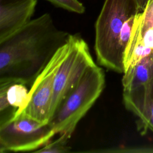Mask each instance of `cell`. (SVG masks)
Listing matches in <instances>:
<instances>
[{
	"instance_id": "cell-1",
	"label": "cell",
	"mask_w": 153,
	"mask_h": 153,
	"mask_svg": "<svg viewBox=\"0 0 153 153\" xmlns=\"http://www.w3.org/2000/svg\"><path fill=\"white\" fill-rule=\"evenodd\" d=\"M70 36L45 13L1 40L0 87L18 82L30 87Z\"/></svg>"
},
{
	"instance_id": "cell-2",
	"label": "cell",
	"mask_w": 153,
	"mask_h": 153,
	"mask_svg": "<svg viewBox=\"0 0 153 153\" xmlns=\"http://www.w3.org/2000/svg\"><path fill=\"white\" fill-rule=\"evenodd\" d=\"M140 12L136 0H105L95 23L94 49L98 63L108 70L124 73V56L118 39L124 22Z\"/></svg>"
},
{
	"instance_id": "cell-3",
	"label": "cell",
	"mask_w": 153,
	"mask_h": 153,
	"mask_svg": "<svg viewBox=\"0 0 153 153\" xmlns=\"http://www.w3.org/2000/svg\"><path fill=\"white\" fill-rule=\"evenodd\" d=\"M105 86L103 69L96 64L91 66L50 119L49 124L56 133L69 139L79 121L96 102Z\"/></svg>"
},
{
	"instance_id": "cell-4",
	"label": "cell",
	"mask_w": 153,
	"mask_h": 153,
	"mask_svg": "<svg viewBox=\"0 0 153 153\" xmlns=\"http://www.w3.org/2000/svg\"><path fill=\"white\" fill-rule=\"evenodd\" d=\"M56 134L49 123L43 124L22 112L1 118L0 152L34 151Z\"/></svg>"
},
{
	"instance_id": "cell-5",
	"label": "cell",
	"mask_w": 153,
	"mask_h": 153,
	"mask_svg": "<svg viewBox=\"0 0 153 153\" xmlns=\"http://www.w3.org/2000/svg\"><path fill=\"white\" fill-rule=\"evenodd\" d=\"M94 64L87 42L79 34H71L69 51L54 78L50 119L63 100L79 84L87 70Z\"/></svg>"
},
{
	"instance_id": "cell-6",
	"label": "cell",
	"mask_w": 153,
	"mask_h": 153,
	"mask_svg": "<svg viewBox=\"0 0 153 153\" xmlns=\"http://www.w3.org/2000/svg\"><path fill=\"white\" fill-rule=\"evenodd\" d=\"M70 45L71 36L68 42L56 52L29 87V102L22 112L39 123H49L54 78L68 54Z\"/></svg>"
},
{
	"instance_id": "cell-7",
	"label": "cell",
	"mask_w": 153,
	"mask_h": 153,
	"mask_svg": "<svg viewBox=\"0 0 153 153\" xmlns=\"http://www.w3.org/2000/svg\"><path fill=\"white\" fill-rule=\"evenodd\" d=\"M38 0H0V41L31 20Z\"/></svg>"
},
{
	"instance_id": "cell-8",
	"label": "cell",
	"mask_w": 153,
	"mask_h": 153,
	"mask_svg": "<svg viewBox=\"0 0 153 153\" xmlns=\"http://www.w3.org/2000/svg\"><path fill=\"white\" fill-rule=\"evenodd\" d=\"M125 107L138 118L137 130L141 134L153 132V84L130 91H123Z\"/></svg>"
},
{
	"instance_id": "cell-9",
	"label": "cell",
	"mask_w": 153,
	"mask_h": 153,
	"mask_svg": "<svg viewBox=\"0 0 153 153\" xmlns=\"http://www.w3.org/2000/svg\"><path fill=\"white\" fill-rule=\"evenodd\" d=\"M123 91H130L153 84V58L152 54L140 60L123 73Z\"/></svg>"
},
{
	"instance_id": "cell-10",
	"label": "cell",
	"mask_w": 153,
	"mask_h": 153,
	"mask_svg": "<svg viewBox=\"0 0 153 153\" xmlns=\"http://www.w3.org/2000/svg\"><path fill=\"white\" fill-rule=\"evenodd\" d=\"M153 27V0H148L143 10L134 18L131 36L126 50L131 48L141 39L145 32Z\"/></svg>"
},
{
	"instance_id": "cell-11",
	"label": "cell",
	"mask_w": 153,
	"mask_h": 153,
	"mask_svg": "<svg viewBox=\"0 0 153 153\" xmlns=\"http://www.w3.org/2000/svg\"><path fill=\"white\" fill-rule=\"evenodd\" d=\"M27 86L21 83H13L6 87V94L10 105L16 109V113L22 112L29 102Z\"/></svg>"
},
{
	"instance_id": "cell-12",
	"label": "cell",
	"mask_w": 153,
	"mask_h": 153,
	"mask_svg": "<svg viewBox=\"0 0 153 153\" xmlns=\"http://www.w3.org/2000/svg\"><path fill=\"white\" fill-rule=\"evenodd\" d=\"M69 140L63 136H59L58 139L53 142L50 141L35 152L42 153H63L69 152L71 149L67 144Z\"/></svg>"
},
{
	"instance_id": "cell-13",
	"label": "cell",
	"mask_w": 153,
	"mask_h": 153,
	"mask_svg": "<svg viewBox=\"0 0 153 153\" xmlns=\"http://www.w3.org/2000/svg\"><path fill=\"white\" fill-rule=\"evenodd\" d=\"M136 16H133L127 19L123 25L118 39V45L121 53L124 56L126 47L129 42L134 20Z\"/></svg>"
},
{
	"instance_id": "cell-14",
	"label": "cell",
	"mask_w": 153,
	"mask_h": 153,
	"mask_svg": "<svg viewBox=\"0 0 153 153\" xmlns=\"http://www.w3.org/2000/svg\"><path fill=\"white\" fill-rule=\"evenodd\" d=\"M50 2L57 7L63 8L65 10L82 14L85 12V7L78 0H45Z\"/></svg>"
},
{
	"instance_id": "cell-15",
	"label": "cell",
	"mask_w": 153,
	"mask_h": 153,
	"mask_svg": "<svg viewBox=\"0 0 153 153\" xmlns=\"http://www.w3.org/2000/svg\"><path fill=\"white\" fill-rule=\"evenodd\" d=\"M139 43H142L146 47L149 48L153 50V27L147 30L145 32V33L143 35L142 37L141 38L140 40L136 44H137ZM136 44H135L131 48L126 50L125 52L128 51L130 50L131 49H132Z\"/></svg>"
},
{
	"instance_id": "cell-16",
	"label": "cell",
	"mask_w": 153,
	"mask_h": 153,
	"mask_svg": "<svg viewBox=\"0 0 153 153\" xmlns=\"http://www.w3.org/2000/svg\"><path fill=\"white\" fill-rule=\"evenodd\" d=\"M137 2V4L139 6V8L140 9V12L142 11L145 7L148 0H136Z\"/></svg>"
}]
</instances>
